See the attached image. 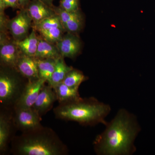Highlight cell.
<instances>
[{"instance_id":"3957f363","label":"cell","mask_w":155,"mask_h":155,"mask_svg":"<svg viewBox=\"0 0 155 155\" xmlns=\"http://www.w3.org/2000/svg\"><path fill=\"white\" fill-rule=\"evenodd\" d=\"M107 104L100 101L94 97H79L68 102L61 103L54 109L58 119L74 121L83 126L105 125V119L111 111Z\"/></svg>"},{"instance_id":"9c48e42d","label":"cell","mask_w":155,"mask_h":155,"mask_svg":"<svg viewBox=\"0 0 155 155\" xmlns=\"http://www.w3.org/2000/svg\"><path fill=\"white\" fill-rule=\"evenodd\" d=\"M61 56L74 59L78 55L82 48V42L78 35L67 32L56 43Z\"/></svg>"},{"instance_id":"ba28073f","label":"cell","mask_w":155,"mask_h":155,"mask_svg":"<svg viewBox=\"0 0 155 155\" xmlns=\"http://www.w3.org/2000/svg\"><path fill=\"white\" fill-rule=\"evenodd\" d=\"M46 82L45 80L41 78L28 80L21 95L15 104L14 109L32 108Z\"/></svg>"},{"instance_id":"6da1fadb","label":"cell","mask_w":155,"mask_h":155,"mask_svg":"<svg viewBox=\"0 0 155 155\" xmlns=\"http://www.w3.org/2000/svg\"><path fill=\"white\" fill-rule=\"evenodd\" d=\"M105 126L93 142L97 154L130 155L136 151L134 141L141 128L135 115L120 109Z\"/></svg>"},{"instance_id":"5b68a950","label":"cell","mask_w":155,"mask_h":155,"mask_svg":"<svg viewBox=\"0 0 155 155\" xmlns=\"http://www.w3.org/2000/svg\"><path fill=\"white\" fill-rule=\"evenodd\" d=\"M12 117L14 127L22 133L43 126L41 123V116L32 108L13 109Z\"/></svg>"},{"instance_id":"8992f818","label":"cell","mask_w":155,"mask_h":155,"mask_svg":"<svg viewBox=\"0 0 155 155\" xmlns=\"http://www.w3.org/2000/svg\"><path fill=\"white\" fill-rule=\"evenodd\" d=\"M32 20L26 8L19 10L17 16L13 19L8 20L6 28L10 31L15 41L24 39L28 35Z\"/></svg>"},{"instance_id":"ffe728a7","label":"cell","mask_w":155,"mask_h":155,"mask_svg":"<svg viewBox=\"0 0 155 155\" xmlns=\"http://www.w3.org/2000/svg\"><path fill=\"white\" fill-rule=\"evenodd\" d=\"M87 79L81 71L73 68L68 72L62 82L69 87L79 88L80 84Z\"/></svg>"},{"instance_id":"ac0fdd59","label":"cell","mask_w":155,"mask_h":155,"mask_svg":"<svg viewBox=\"0 0 155 155\" xmlns=\"http://www.w3.org/2000/svg\"><path fill=\"white\" fill-rule=\"evenodd\" d=\"M73 67L67 66L64 58L60 57L56 60L54 70L52 75L49 85L52 87L63 82L68 72L73 69Z\"/></svg>"},{"instance_id":"cb8c5ba5","label":"cell","mask_w":155,"mask_h":155,"mask_svg":"<svg viewBox=\"0 0 155 155\" xmlns=\"http://www.w3.org/2000/svg\"><path fill=\"white\" fill-rule=\"evenodd\" d=\"M8 8L13 9H22L18 0H0V11H5Z\"/></svg>"},{"instance_id":"8fae6325","label":"cell","mask_w":155,"mask_h":155,"mask_svg":"<svg viewBox=\"0 0 155 155\" xmlns=\"http://www.w3.org/2000/svg\"><path fill=\"white\" fill-rule=\"evenodd\" d=\"M57 101V96L53 87L49 84L45 85L32 108L41 117L52 108Z\"/></svg>"},{"instance_id":"2e32d148","label":"cell","mask_w":155,"mask_h":155,"mask_svg":"<svg viewBox=\"0 0 155 155\" xmlns=\"http://www.w3.org/2000/svg\"><path fill=\"white\" fill-rule=\"evenodd\" d=\"M53 88L55 92L59 104L68 102L80 97L78 87H69L61 82Z\"/></svg>"},{"instance_id":"277c9868","label":"cell","mask_w":155,"mask_h":155,"mask_svg":"<svg viewBox=\"0 0 155 155\" xmlns=\"http://www.w3.org/2000/svg\"><path fill=\"white\" fill-rule=\"evenodd\" d=\"M15 69L2 66L0 71V102L3 107L13 109L28 80L24 81Z\"/></svg>"},{"instance_id":"d4e9b609","label":"cell","mask_w":155,"mask_h":155,"mask_svg":"<svg viewBox=\"0 0 155 155\" xmlns=\"http://www.w3.org/2000/svg\"><path fill=\"white\" fill-rule=\"evenodd\" d=\"M31 0H18L22 8H25L28 6Z\"/></svg>"},{"instance_id":"5bb4252c","label":"cell","mask_w":155,"mask_h":155,"mask_svg":"<svg viewBox=\"0 0 155 155\" xmlns=\"http://www.w3.org/2000/svg\"><path fill=\"white\" fill-rule=\"evenodd\" d=\"M36 31L33 28L30 34L24 39L14 42L22 54L35 57L37 50L39 37L37 36Z\"/></svg>"},{"instance_id":"603a6c76","label":"cell","mask_w":155,"mask_h":155,"mask_svg":"<svg viewBox=\"0 0 155 155\" xmlns=\"http://www.w3.org/2000/svg\"><path fill=\"white\" fill-rule=\"evenodd\" d=\"M80 0H61L59 7L67 12H75L80 10Z\"/></svg>"},{"instance_id":"7402d4cb","label":"cell","mask_w":155,"mask_h":155,"mask_svg":"<svg viewBox=\"0 0 155 155\" xmlns=\"http://www.w3.org/2000/svg\"><path fill=\"white\" fill-rule=\"evenodd\" d=\"M65 31L59 28H53L40 31L41 37L50 43L56 45L64 36Z\"/></svg>"},{"instance_id":"7c38bea8","label":"cell","mask_w":155,"mask_h":155,"mask_svg":"<svg viewBox=\"0 0 155 155\" xmlns=\"http://www.w3.org/2000/svg\"><path fill=\"white\" fill-rule=\"evenodd\" d=\"M16 69L28 80L38 79V70L36 58L26 55L21 53Z\"/></svg>"},{"instance_id":"d6986e66","label":"cell","mask_w":155,"mask_h":155,"mask_svg":"<svg viewBox=\"0 0 155 155\" xmlns=\"http://www.w3.org/2000/svg\"><path fill=\"white\" fill-rule=\"evenodd\" d=\"M84 15L81 10L76 11L74 16L64 25L67 32L78 34L83 29L85 21Z\"/></svg>"},{"instance_id":"52a82bcc","label":"cell","mask_w":155,"mask_h":155,"mask_svg":"<svg viewBox=\"0 0 155 155\" xmlns=\"http://www.w3.org/2000/svg\"><path fill=\"white\" fill-rule=\"evenodd\" d=\"M21 52L16 44L10 41L6 37L5 33L1 32L0 60L2 67L16 69Z\"/></svg>"},{"instance_id":"44dd1931","label":"cell","mask_w":155,"mask_h":155,"mask_svg":"<svg viewBox=\"0 0 155 155\" xmlns=\"http://www.w3.org/2000/svg\"><path fill=\"white\" fill-rule=\"evenodd\" d=\"M53 28H61L66 31L61 23L60 17L57 14L35 24H33V28L38 32Z\"/></svg>"},{"instance_id":"484cf974","label":"cell","mask_w":155,"mask_h":155,"mask_svg":"<svg viewBox=\"0 0 155 155\" xmlns=\"http://www.w3.org/2000/svg\"><path fill=\"white\" fill-rule=\"evenodd\" d=\"M41 1L50 7H53L54 6L53 2L54 0H41Z\"/></svg>"},{"instance_id":"4fadbf2b","label":"cell","mask_w":155,"mask_h":155,"mask_svg":"<svg viewBox=\"0 0 155 155\" xmlns=\"http://www.w3.org/2000/svg\"><path fill=\"white\" fill-rule=\"evenodd\" d=\"M53 7H50L41 0H31L26 8L33 21V24H35L46 18L56 15Z\"/></svg>"},{"instance_id":"e0dca14e","label":"cell","mask_w":155,"mask_h":155,"mask_svg":"<svg viewBox=\"0 0 155 155\" xmlns=\"http://www.w3.org/2000/svg\"><path fill=\"white\" fill-rule=\"evenodd\" d=\"M36 59L39 77L44 79L49 84L54 70L57 59H38L36 58Z\"/></svg>"},{"instance_id":"9a60e30c","label":"cell","mask_w":155,"mask_h":155,"mask_svg":"<svg viewBox=\"0 0 155 155\" xmlns=\"http://www.w3.org/2000/svg\"><path fill=\"white\" fill-rule=\"evenodd\" d=\"M61 57L62 56L56 45L50 43L39 38L37 50L35 56V58L57 59Z\"/></svg>"},{"instance_id":"30bf717a","label":"cell","mask_w":155,"mask_h":155,"mask_svg":"<svg viewBox=\"0 0 155 155\" xmlns=\"http://www.w3.org/2000/svg\"><path fill=\"white\" fill-rule=\"evenodd\" d=\"M1 111L0 114V152L1 154L7 150L10 142L11 141L13 122V110L5 109Z\"/></svg>"},{"instance_id":"7a4b0ae2","label":"cell","mask_w":155,"mask_h":155,"mask_svg":"<svg viewBox=\"0 0 155 155\" xmlns=\"http://www.w3.org/2000/svg\"><path fill=\"white\" fill-rule=\"evenodd\" d=\"M11 151L17 155H65L67 146L54 130L43 126L35 130L22 133L11 140Z\"/></svg>"}]
</instances>
